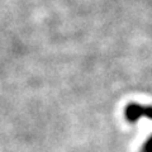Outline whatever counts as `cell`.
Instances as JSON below:
<instances>
[{
	"label": "cell",
	"mask_w": 152,
	"mask_h": 152,
	"mask_svg": "<svg viewBox=\"0 0 152 152\" xmlns=\"http://www.w3.org/2000/svg\"><path fill=\"white\" fill-rule=\"evenodd\" d=\"M141 117H146L152 119V107L148 105H141V104L131 103L128 104L126 108V118L129 122L134 123L137 119H140Z\"/></svg>",
	"instance_id": "cell-1"
},
{
	"label": "cell",
	"mask_w": 152,
	"mask_h": 152,
	"mask_svg": "<svg viewBox=\"0 0 152 152\" xmlns=\"http://www.w3.org/2000/svg\"><path fill=\"white\" fill-rule=\"evenodd\" d=\"M141 152H152V136L146 141V143L142 147Z\"/></svg>",
	"instance_id": "cell-2"
}]
</instances>
